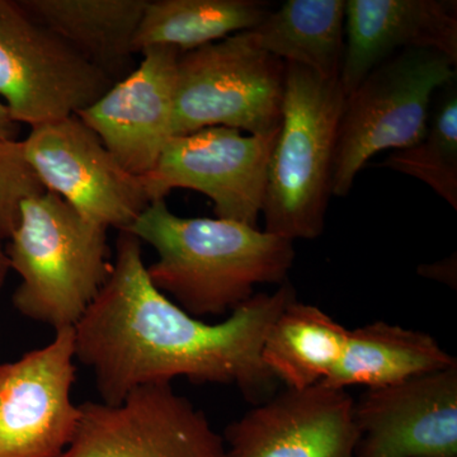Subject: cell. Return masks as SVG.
I'll return each instance as SVG.
<instances>
[{"label":"cell","mask_w":457,"mask_h":457,"mask_svg":"<svg viewBox=\"0 0 457 457\" xmlns=\"http://www.w3.org/2000/svg\"><path fill=\"white\" fill-rule=\"evenodd\" d=\"M296 299L287 281L254 294L221 323L192 317L153 285L141 242L120 231L112 272L74 327L75 359L95 375L102 402L119 404L143 385L187 378L195 384L234 385L264 402L278 380L262 360L270 327Z\"/></svg>","instance_id":"obj_1"},{"label":"cell","mask_w":457,"mask_h":457,"mask_svg":"<svg viewBox=\"0 0 457 457\" xmlns=\"http://www.w3.org/2000/svg\"><path fill=\"white\" fill-rule=\"evenodd\" d=\"M152 245L147 275L161 293L195 318L233 312L258 285L287 281L294 242L242 222L182 218L154 201L129 230Z\"/></svg>","instance_id":"obj_2"},{"label":"cell","mask_w":457,"mask_h":457,"mask_svg":"<svg viewBox=\"0 0 457 457\" xmlns=\"http://www.w3.org/2000/svg\"><path fill=\"white\" fill-rule=\"evenodd\" d=\"M107 230L53 192L23 200L5 245L14 308L55 332L77 326L112 272Z\"/></svg>","instance_id":"obj_3"},{"label":"cell","mask_w":457,"mask_h":457,"mask_svg":"<svg viewBox=\"0 0 457 457\" xmlns=\"http://www.w3.org/2000/svg\"><path fill=\"white\" fill-rule=\"evenodd\" d=\"M345 101L338 78L286 64L281 125L262 210L267 233L291 242L323 234Z\"/></svg>","instance_id":"obj_4"},{"label":"cell","mask_w":457,"mask_h":457,"mask_svg":"<svg viewBox=\"0 0 457 457\" xmlns=\"http://www.w3.org/2000/svg\"><path fill=\"white\" fill-rule=\"evenodd\" d=\"M451 57L431 49L400 51L345 96L339 122L332 196L345 197L370 158L420 139L436 95L456 80Z\"/></svg>","instance_id":"obj_5"},{"label":"cell","mask_w":457,"mask_h":457,"mask_svg":"<svg viewBox=\"0 0 457 457\" xmlns=\"http://www.w3.org/2000/svg\"><path fill=\"white\" fill-rule=\"evenodd\" d=\"M285 74L286 62L260 49L248 31L180 54L173 137L216 126L255 137L278 134Z\"/></svg>","instance_id":"obj_6"},{"label":"cell","mask_w":457,"mask_h":457,"mask_svg":"<svg viewBox=\"0 0 457 457\" xmlns=\"http://www.w3.org/2000/svg\"><path fill=\"white\" fill-rule=\"evenodd\" d=\"M113 84L20 3L0 0V98L18 125L33 129L74 116Z\"/></svg>","instance_id":"obj_7"},{"label":"cell","mask_w":457,"mask_h":457,"mask_svg":"<svg viewBox=\"0 0 457 457\" xmlns=\"http://www.w3.org/2000/svg\"><path fill=\"white\" fill-rule=\"evenodd\" d=\"M79 411L59 457H227L206 414L168 383L137 387L119 404L86 402Z\"/></svg>","instance_id":"obj_8"},{"label":"cell","mask_w":457,"mask_h":457,"mask_svg":"<svg viewBox=\"0 0 457 457\" xmlns=\"http://www.w3.org/2000/svg\"><path fill=\"white\" fill-rule=\"evenodd\" d=\"M22 145L45 191L99 227L129 230L152 204L143 179L129 173L77 114L31 129Z\"/></svg>","instance_id":"obj_9"},{"label":"cell","mask_w":457,"mask_h":457,"mask_svg":"<svg viewBox=\"0 0 457 457\" xmlns=\"http://www.w3.org/2000/svg\"><path fill=\"white\" fill-rule=\"evenodd\" d=\"M276 137L222 126L171 137L154 170L141 179L147 196L154 203L173 189H192L212 201L216 218L258 228Z\"/></svg>","instance_id":"obj_10"},{"label":"cell","mask_w":457,"mask_h":457,"mask_svg":"<svg viewBox=\"0 0 457 457\" xmlns=\"http://www.w3.org/2000/svg\"><path fill=\"white\" fill-rule=\"evenodd\" d=\"M74 328L49 345L0 363V457H59L79 425Z\"/></svg>","instance_id":"obj_11"},{"label":"cell","mask_w":457,"mask_h":457,"mask_svg":"<svg viewBox=\"0 0 457 457\" xmlns=\"http://www.w3.org/2000/svg\"><path fill=\"white\" fill-rule=\"evenodd\" d=\"M227 457H357L347 390L317 384L273 394L225 429Z\"/></svg>","instance_id":"obj_12"},{"label":"cell","mask_w":457,"mask_h":457,"mask_svg":"<svg viewBox=\"0 0 457 457\" xmlns=\"http://www.w3.org/2000/svg\"><path fill=\"white\" fill-rule=\"evenodd\" d=\"M357 457H457V365L354 402Z\"/></svg>","instance_id":"obj_13"},{"label":"cell","mask_w":457,"mask_h":457,"mask_svg":"<svg viewBox=\"0 0 457 457\" xmlns=\"http://www.w3.org/2000/svg\"><path fill=\"white\" fill-rule=\"evenodd\" d=\"M128 77L77 114L129 173L147 176L173 137L174 86L180 54L145 50Z\"/></svg>","instance_id":"obj_14"},{"label":"cell","mask_w":457,"mask_h":457,"mask_svg":"<svg viewBox=\"0 0 457 457\" xmlns=\"http://www.w3.org/2000/svg\"><path fill=\"white\" fill-rule=\"evenodd\" d=\"M345 96L400 51H440L457 62V3L451 0H345Z\"/></svg>","instance_id":"obj_15"},{"label":"cell","mask_w":457,"mask_h":457,"mask_svg":"<svg viewBox=\"0 0 457 457\" xmlns=\"http://www.w3.org/2000/svg\"><path fill=\"white\" fill-rule=\"evenodd\" d=\"M38 25L119 82L137 68L135 36L147 0H21Z\"/></svg>","instance_id":"obj_16"},{"label":"cell","mask_w":457,"mask_h":457,"mask_svg":"<svg viewBox=\"0 0 457 457\" xmlns=\"http://www.w3.org/2000/svg\"><path fill=\"white\" fill-rule=\"evenodd\" d=\"M457 365L432 336L376 321L348 330L341 359L323 385L381 389Z\"/></svg>","instance_id":"obj_17"},{"label":"cell","mask_w":457,"mask_h":457,"mask_svg":"<svg viewBox=\"0 0 457 457\" xmlns=\"http://www.w3.org/2000/svg\"><path fill=\"white\" fill-rule=\"evenodd\" d=\"M345 0H287L251 29L255 45L328 79L341 74Z\"/></svg>","instance_id":"obj_18"},{"label":"cell","mask_w":457,"mask_h":457,"mask_svg":"<svg viewBox=\"0 0 457 457\" xmlns=\"http://www.w3.org/2000/svg\"><path fill=\"white\" fill-rule=\"evenodd\" d=\"M348 329L314 305L293 300L270 327L262 360L276 380L303 390L323 383L347 342Z\"/></svg>","instance_id":"obj_19"},{"label":"cell","mask_w":457,"mask_h":457,"mask_svg":"<svg viewBox=\"0 0 457 457\" xmlns=\"http://www.w3.org/2000/svg\"><path fill=\"white\" fill-rule=\"evenodd\" d=\"M270 13L258 0H147L137 36V54L153 47L189 53L236 33L251 31Z\"/></svg>","instance_id":"obj_20"},{"label":"cell","mask_w":457,"mask_h":457,"mask_svg":"<svg viewBox=\"0 0 457 457\" xmlns=\"http://www.w3.org/2000/svg\"><path fill=\"white\" fill-rule=\"evenodd\" d=\"M426 130L413 145L394 150L380 163L422 180L457 210V88L456 80L436 95Z\"/></svg>","instance_id":"obj_21"},{"label":"cell","mask_w":457,"mask_h":457,"mask_svg":"<svg viewBox=\"0 0 457 457\" xmlns=\"http://www.w3.org/2000/svg\"><path fill=\"white\" fill-rule=\"evenodd\" d=\"M44 191L27 163L22 140L0 139V234L5 240L16 228L22 201Z\"/></svg>","instance_id":"obj_22"},{"label":"cell","mask_w":457,"mask_h":457,"mask_svg":"<svg viewBox=\"0 0 457 457\" xmlns=\"http://www.w3.org/2000/svg\"><path fill=\"white\" fill-rule=\"evenodd\" d=\"M420 275L425 278L436 279L455 287L456 286V257L446 258V260L436 262L433 264H425L418 270Z\"/></svg>","instance_id":"obj_23"},{"label":"cell","mask_w":457,"mask_h":457,"mask_svg":"<svg viewBox=\"0 0 457 457\" xmlns=\"http://www.w3.org/2000/svg\"><path fill=\"white\" fill-rule=\"evenodd\" d=\"M20 126L17 122L13 121L7 107L0 101V139L18 140Z\"/></svg>","instance_id":"obj_24"},{"label":"cell","mask_w":457,"mask_h":457,"mask_svg":"<svg viewBox=\"0 0 457 457\" xmlns=\"http://www.w3.org/2000/svg\"><path fill=\"white\" fill-rule=\"evenodd\" d=\"M4 240V237L0 234V288L4 285L8 272L11 270V267H9L7 251H5Z\"/></svg>","instance_id":"obj_25"}]
</instances>
